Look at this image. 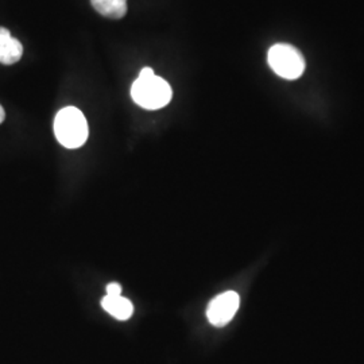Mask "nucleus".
I'll use <instances>...</instances> for the list:
<instances>
[{
    "label": "nucleus",
    "instance_id": "7",
    "mask_svg": "<svg viewBox=\"0 0 364 364\" xmlns=\"http://www.w3.org/2000/svg\"><path fill=\"white\" fill-rule=\"evenodd\" d=\"M93 9L105 18L122 19L127 14L126 0H91Z\"/></svg>",
    "mask_w": 364,
    "mask_h": 364
},
{
    "label": "nucleus",
    "instance_id": "2",
    "mask_svg": "<svg viewBox=\"0 0 364 364\" xmlns=\"http://www.w3.org/2000/svg\"><path fill=\"white\" fill-rule=\"evenodd\" d=\"M88 123L76 107L63 108L54 119V134L66 149H78L88 139Z\"/></svg>",
    "mask_w": 364,
    "mask_h": 364
},
{
    "label": "nucleus",
    "instance_id": "1",
    "mask_svg": "<svg viewBox=\"0 0 364 364\" xmlns=\"http://www.w3.org/2000/svg\"><path fill=\"white\" fill-rule=\"evenodd\" d=\"M173 92L168 81L158 77L151 68H144L131 87L132 100L144 109H159L169 105Z\"/></svg>",
    "mask_w": 364,
    "mask_h": 364
},
{
    "label": "nucleus",
    "instance_id": "4",
    "mask_svg": "<svg viewBox=\"0 0 364 364\" xmlns=\"http://www.w3.org/2000/svg\"><path fill=\"white\" fill-rule=\"evenodd\" d=\"M240 297L235 291L221 293L209 302L207 317L209 323L215 326H227L239 309Z\"/></svg>",
    "mask_w": 364,
    "mask_h": 364
},
{
    "label": "nucleus",
    "instance_id": "5",
    "mask_svg": "<svg viewBox=\"0 0 364 364\" xmlns=\"http://www.w3.org/2000/svg\"><path fill=\"white\" fill-rule=\"evenodd\" d=\"M23 54V46L6 27H0V64L13 65L16 64Z\"/></svg>",
    "mask_w": 364,
    "mask_h": 364
},
{
    "label": "nucleus",
    "instance_id": "6",
    "mask_svg": "<svg viewBox=\"0 0 364 364\" xmlns=\"http://www.w3.org/2000/svg\"><path fill=\"white\" fill-rule=\"evenodd\" d=\"M102 306L105 312L109 313L112 317L120 321L129 320L134 313V306L130 299H124L122 296H105L102 299Z\"/></svg>",
    "mask_w": 364,
    "mask_h": 364
},
{
    "label": "nucleus",
    "instance_id": "8",
    "mask_svg": "<svg viewBox=\"0 0 364 364\" xmlns=\"http://www.w3.org/2000/svg\"><path fill=\"white\" fill-rule=\"evenodd\" d=\"M107 296H122V287L117 282L107 285Z\"/></svg>",
    "mask_w": 364,
    "mask_h": 364
},
{
    "label": "nucleus",
    "instance_id": "3",
    "mask_svg": "<svg viewBox=\"0 0 364 364\" xmlns=\"http://www.w3.org/2000/svg\"><path fill=\"white\" fill-rule=\"evenodd\" d=\"M269 65L274 73L287 80L301 77L305 70V60L302 54L287 43H277L267 53Z\"/></svg>",
    "mask_w": 364,
    "mask_h": 364
},
{
    "label": "nucleus",
    "instance_id": "9",
    "mask_svg": "<svg viewBox=\"0 0 364 364\" xmlns=\"http://www.w3.org/2000/svg\"><path fill=\"white\" fill-rule=\"evenodd\" d=\"M4 117H6V112H4V109H3V107L0 105V123H3V120H4Z\"/></svg>",
    "mask_w": 364,
    "mask_h": 364
}]
</instances>
